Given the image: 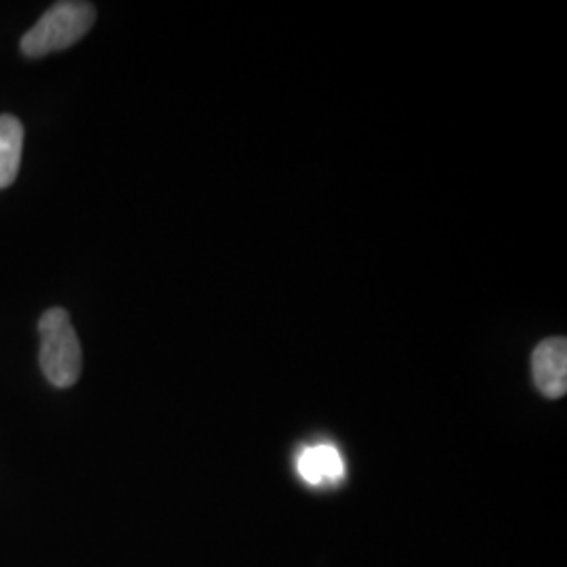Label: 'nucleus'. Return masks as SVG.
<instances>
[{"label": "nucleus", "instance_id": "obj_1", "mask_svg": "<svg viewBox=\"0 0 567 567\" xmlns=\"http://www.w3.org/2000/svg\"><path fill=\"white\" fill-rule=\"evenodd\" d=\"M95 7L81 0L55 2L23 37L20 49L25 58L39 60L49 53L74 47L95 23Z\"/></svg>", "mask_w": 567, "mask_h": 567}, {"label": "nucleus", "instance_id": "obj_2", "mask_svg": "<svg viewBox=\"0 0 567 567\" xmlns=\"http://www.w3.org/2000/svg\"><path fill=\"white\" fill-rule=\"evenodd\" d=\"M42 374L51 385L68 389L81 379L82 347L70 313L61 307L47 309L39 320Z\"/></svg>", "mask_w": 567, "mask_h": 567}, {"label": "nucleus", "instance_id": "obj_3", "mask_svg": "<svg viewBox=\"0 0 567 567\" xmlns=\"http://www.w3.org/2000/svg\"><path fill=\"white\" fill-rule=\"evenodd\" d=\"M532 374L538 391L548 400H559L567 391V341L545 339L532 353Z\"/></svg>", "mask_w": 567, "mask_h": 567}, {"label": "nucleus", "instance_id": "obj_4", "mask_svg": "<svg viewBox=\"0 0 567 567\" xmlns=\"http://www.w3.org/2000/svg\"><path fill=\"white\" fill-rule=\"evenodd\" d=\"M297 468L305 482L311 486L337 484L344 475L343 456L330 444L305 447L297 461Z\"/></svg>", "mask_w": 567, "mask_h": 567}, {"label": "nucleus", "instance_id": "obj_5", "mask_svg": "<svg viewBox=\"0 0 567 567\" xmlns=\"http://www.w3.org/2000/svg\"><path fill=\"white\" fill-rule=\"evenodd\" d=\"M23 124L11 114L0 116V189L16 182L20 173Z\"/></svg>", "mask_w": 567, "mask_h": 567}]
</instances>
